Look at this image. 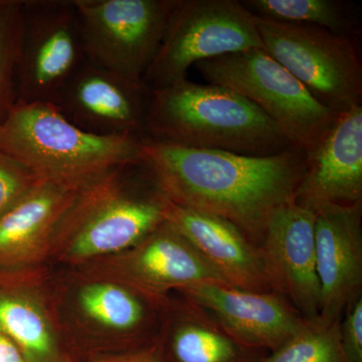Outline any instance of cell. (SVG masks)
Listing matches in <instances>:
<instances>
[{
	"mask_svg": "<svg viewBox=\"0 0 362 362\" xmlns=\"http://www.w3.org/2000/svg\"><path fill=\"white\" fill-rule=\"evenodd\" d=\"M139 162L168 201L230 221L259 247L272 216L296 202L306 151L250 156L142 138Z\"/></svg>",
	"mask_w": 362,
	"mask_h": 362,
	"instance_id": "6da1fadb",
	"label": "cell"
},
{
	"mask_svg": "<svg viewBox=\"0 0 362 362\" xmlns=\"http://www.w3.org/2000/svg\"><path fill=\"white\" fill-rule=\"evenodd\" d=\"M145 138L187 148L269 156L293 147L256 105L228 88L187 80L151 90Z\"/></svg>",
	"mask_w": 362,
	"mask_h": 362,
	"instance_id": "7a4b0ae2",
	"label": "cell"
},
{
	"mask_svg": "<svg viewBox=\"0 0 362 362\" xmlns=\"http://www.w3.org/2000/svg\"><path fill=\"white\" fill-rule=\"evenodd\" d=\"M165 204L140 162L111 169L80 190L59 225L52 252L75 265L121 254L165 221Z\"/></svg>",
	"mask_w": 362,
	"mask_h": 362,
	"instance_id": "3957f363",
	"label": "cell"
},
{
	"mask_svg": "<svg viewBox=\"0 0 362 362\" xmlns=\"http://www.w3.org/2000/svg\"><path fill=\"white\" fill-rule=\"evenodd\" d=\"M141 137L80 129L52 103H16L0 125V151L45 180L87 183L139 162Z\"/></svg>",
	"mask_w": 362,
	"mask_h": 362,
	"instance_id": "277c9868",
	"label": "cell"
},
{
	"mask_svg": "<svg viewBox=\"0 0 362 362\" xmlns=\"http://www.w3.org/2000/svg\"><path fill=\"white\" fill-rule=\"evenodd\" d=\"M194 66L209 84L233 90L256 105L293 147L308 151L337 118L264 49L226 54Z\"/></svg>",
	"mask_w": 362,
	"mask_h": 362,
	"instance_id": "5b68a950",
	"label": "cell"
},
{
	"mask_svg": "<svg viewBox=\"0 0 362 362\" xmlns=\"http://www.w3.org/2000/svg\"><path fill=\"white\" fill-rule=\"evenodd\" d=\"M264 49L256 16L237 0H173L156 58L143 82L151 90L187 80L190 66L226 54Z\"/></svg>",
	"mask_w": 362,
	"mask_h": 362,
	"instance_id": "8992f818",
	"label": "cell"
},
{
	"mask_svg": "<svg viewBox=\"0 0 362 362\" xmlns=\"http://www.w3.org/2000/svg\"><path fill=\"white\" fill-rule=\"evenodd\" d=\"M264 51L337 115L362 106V64L354 37L317 26L257 18Z\"/></svg>",
	"mask_w": 362,
	"mask_h": 362,
	"instance_id": "52a82bcc",
	"label": "cell"
},
{
	"mask_svg": "<svg viewBox=\"0 0 362 362\" xmlns=\"http://www.w3.org/2000/svg\"><path fill=\"white\" fill-rule=\"evenodd\" d=\"M88 63L143 82L173 0H74Z\"/></svg>",
	"mask_w": 362,
	"mask_h": 362,
	"instance_id": "ba28073f",
	"label": "cell"
},
{
	"mask_svg": "<svg viewBox=\"0 0 362 362\" xmlns=\"http://www.w3.org/2000/svg\"><path fill=\"white\" fill-rule=\"evenodd\" d=\"M85 62L74 0H23L18 103L54 104Z\"/></svg>",
	"mask_w": 362,
	"mask_h": 362,
	"instance_id": "9c48e42d",
	"label": "cell"
},
{
	"mask_svg": "<svg viewBox=\"0 0 362 362\" xmlns=\"http://www.w3.org/2000/svg\"><path fill=\"white\" fill-rule=\"evenodd\" d=\"M94 263L95 273H100L96 280L120 283L159 305L173 290L202 283L228 284L165 221L127 251Z\"/></svg>",
	"mask_w": 362,
	"mask_h": 362,
	"instance_id": "30bf717a",
	"label": "cell"
},
{
	"mask_svg": "<svg viewBox=\"0 0 362 362\" xmlns=\"http://www.w3.org/2000/svg\"><path fill=\"white\" fill-rule=\"evenodd\" d=\"M315 211L294 202L272 216L259 244L272 291L284 297L305 320L318 318Z\"/></svg>",
	"mask_w": 362,
	"mask_h": 362,
	"instance_id": "8fae6325",
	"label": "cell"
},
{
	"mask_svg": "<svg viewBox=\"0 0 362 362\" xmlns=\"http://www.w3.org/2000/svg\"><path fill=\"white\" fill-rule=\"evenodd\" d=\"M151 89L85 62L66 83L54 106L74 125L100 136L145 138Z\"/></svg>",
	"mask_w": 362,
	"mask_h": 362,
	"instance_id": "7c38bea8",
	"label": "cell"
},
{
	"mask_svg": "<svg viewBox=\"0 0 362 362\" xmlns=\"http://www.w3.org/2000/svg\"><path fill=\"white\" fill-rule=\"evenodd\" d=\"M180 293L209 312L230 337L250 349L273 351L306 323L294 307L275 292L202 283Z\"/></svg>",
	"mask_w": 362,
	"mask_h": 362,
	"instance_id": "4fadbf2b",
	"label": "cell"
},
{
	"mask_svg": "<svg viewBox=\"0 0 362 362\" xmlns=\"http://www.w3.org/2000/svg\"><path fill=\"white\" fill-rule=\"evenodd\" d=\"M315 211L317 275L324 322L341 318L347 305L361 295L362 202L323 204Z\"/></svg>",
	"mask_w": 362,
	"mask_h": 362,
	"instance_id": "5bb4252c",
	"label": "cell"
},
{
	"mask_svg": "<svg viewBox=\"0 0 362 362\" xmlns=\"http://www.w3.org/2000/svg\"><path fill=\"white\" fill-rule=\"evenodd\" d=\"M87 183L42 180L0 218V274L28 273L54 252L59 225Z\"/></svg>",
	"mask_w": 362,
	"mask_h": 362,
	"instance_id": "9a60e30c",
	"label": "cell"
},
{
	"mask_svg": "<svg viewBox=\"0 0 362 362\" xmlns=\"http://www.w3.org/2000/svg\"><path fill=\"white\" fill-rule=\"evenodd\" d=\"M296 202L312 209L362 202V106L338 115L306 151V170Z\"/></svg>",
	"mask_w": 362,
	"mask_h": 362,
	"instance_id": "2e32d148",
	"label": "cell"
},
{
	"mask_svg": "<svg viewBox=\"0 0 362 362\" xmlns=\"http://www.w3.org/2000/svg\"><path fill=\"white\" fill-rule=\"evenodd\" d=\"M164 218L228 285L273 292L261 250L230 221L177 206L168 199Z\"/></svg>",
	"mask_w": 362,
	"mask_h": 362,
	"instance_id": "e0dca14e",
	"label": "cell"
},
{
	"mask_svg": "<svg viewBox=\"0 0 362 362\" xmlns=\"http://www.w3.org/2000/svg\"><path fill=\"white\" fill-rule=\"evenodd\" d=\"M26 279V273L0 274V333L28 362H64L51 318Z\"/></svg>",
	"mask_w": 362,
	"mask_h": 362,
	"instance_id": "ac0fdd59",
	"label": "cell"
},
{
	"mask_svg": "<svg viewBox=\"0 0 362 362\" xmlns=\"http://www.w3.org/2000/svg\"><path fill=\"white\" fill-rule=\"evenodd\" d=\"M185 301L169 332V361L259 362L265 356L237 341L209 312Z\"/></svg>",
	"mask_w": 362,
	"mask_h": 362,
	"instance_id": "d6986e66",
	"label": "cell"
},
{
	"mask_svg": "<svg viewBox=\"0 0 362 362\" xmlns=\"http://www.w3.org/2000/svg\"><path fill=\"white\" fill-rule=\"evenodd\" d=\"M78 305L90 322L123 334L142 331L150 321V307L159 306L125 285L96 279L82 286Z\"/></svg>",
	"mask_w": 362,
	"mask_h": 362,
	"instance_id": "ffe728a7",
	"label": "cell"
},
{
	"mask_svg": "<svg viewBox=\"0 0 362 362\" xmlns=\"http://www.w3.org/2000/svg\"><path fill=\"white\" fill-rule=\"evenodd\" d=\"M240 4L264 20L317 26L352 37L357 33L350 6L337 0H244Z\"/></svg>",
	"mask_w": 362,
	"mask_h": 362,
	"instance_id": "44dd1931",
	"label": "cell"
},
{
	"mask_svg": "<svg viewBox=\"0 0 362 362\" xmlns=\"http://www.w3.org/2000/svg\"><path fill=\"white\" fill-rule=\"evenodd\" d=\"M339 322L306 320L294 337L259 362H350L343 350Z\"/></svg>",
	"mask_w": 362,
	"mask_h": 362,
	"instance_id": "7402d4cb",
	"label": "cell"
},
{
	"mask_svg": "<svg viewBox=\"0 0 362 362\" xmlns=\"http://www.w3.org/2000/svg\"><path fill=\"white\" fill-rule=\"evenodd\" d=\"M23 0H0V125L18 103L16 70L23 28Z\"/></svg>",
	"mask_w": 362,
	"mask_h": 362,
	"instance_id": "603a6c76",
	"label": "cell"
},
{
	"mask_svg": "<svg viewBox=\"0 0 362 362\" xmlns=\"http://www.w3.org/2000/svg\"><path fill=\"white\" fill-rule=\"evenodd\" d=\"M42 180L13 157L0 151V218Z\"/></svg>",
	"mask_w": 362,
	"mask_h": 362,
	"instance_id": "cb8c5ba5",
	"label": "cell"
},
{
	"mask_svg": "<svg viewBox=\"0 0 362 362\" xmlns=\"http://www.w3.org/2000/svg\"><path fill=\"white\" fill-rule=\"evenodd\" d=\"M343 350L350 362H362V296L352 300L339 322Z\"/></svg>",
	"mask_w": 362,
	"mask_h": 362,
	"instance_id": "d4e9b609",
	"label": "cell"
},
{
	"mask_svg": "<svg viewBox=\"0 0 362 362\" xmlns=\"http://www.w3.org/2000/svg\"><path fill=\"white\" fill-rule=\"evenodd\" d=\"M92 362H161V356L157 346H152L125 356Z\"/></svg>",
	"mask_w": 362,
	"mask_h": 362,
	"instance_id": "484cf974",
	"label": "cell"
},
{
	"mask_svg": "<svg viewBox=\"0 0 362 362\" xmlns=\"http://www.w3.org/2000/svg\"><path fill=\"white\" fill-rule=\"evenodd\" d=\"M0 362H28L20 349L1 333H0Z\"/></svg>",
	"mask_w": 362,
	"mask_h": 362,
	"instance_id": "4316f807",
	"label": "cell"
}]
</instances>
